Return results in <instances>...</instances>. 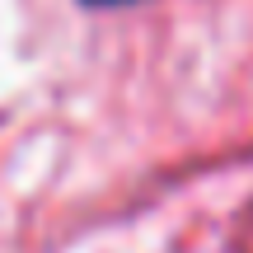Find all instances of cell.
<instances>
[{"instance_id":"obj_1","label":"cell","mask_w":253,"mask_h":253,"mask_svg":"<svg viewBox=\"0 0 253 253\" xmlns=\"http://www.w3.org/2000/svg\"><path fill=\"white\" fill-rule=\"evenodd\" d=\"M80 5H94V9H118V5H136V0H80Z\"/></svg>"}]
</instances>
